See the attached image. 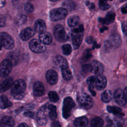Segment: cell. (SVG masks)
I'll return each instance as SVG.
<instances>
[{
    "mask_svg": "<svg viewBox=\"0 0 127 127\" xmlns=\"http://www.w3.org/2000/svg\"><path fill=\"white\" fill-rule=\"evenodd\" d=\"M17 127H28V126H27V124H26L25 123H21Z\"/></svg>",
    "mask_w": 127,
    "mask_h": 127,
    "instance_id": "bcb514c9",
    "label": "cell"
},
{
    "mask_svg": "<svg viewBox=\"0 0 127 127\" xmlns=\"http://www.w3.org/2000/svg\"><path fill=\"white\" fill-rule=\"evenodd\" d=\"M14 125V120L11 116L4 117L0 121V127H13Z\"/></svg>",
    "mask_w": 127,
    "mask_h": 127,
    "instance_id": "e0dca14e",
    "label": "cell"
},
{
    "mask_svg": "<svg viewBox=\"0 0 127 127\" xmlns=\"http://www.w3.org/2000/svg\"><path fill=\"white\" fill-rule=\"evenodd\" d=\"M103 125V120L99 117L93 118L90 123L91 127H102Z\"/></svg>",
    "mask_w": 127,
    "mask_h": 127,
    "instance_id": "f546056e",
    "label": "cell"
},
{
    "mask_svg": "<svg viewBox=\"0 0 127 127\" xmlns=\"http://www.w3.org/2000/svg\"><path fill=\"white\" fill-rule=\"evenodd\" d=\"M114 99L115 102L120 106H124L127 103V96L121 89H117L114 92Z\"/></svg>",
    "mask_w": 127,
    "mask_h": 127,
    "instance_id": "7c38bea8",
    "label": "cell"
},
{
    "mask_svg": "<svg viewBox=\"0 0 127 127\" xmlns=\"http://www.w3.org/2000/svg\"><path fill=\"white\" fill-rule=\"evenodd\" d=\"M46 78L47 82L51 85L56 84L58 80L57 73L54 70L52 69L47 71L46 74Z\"/></svg>",
    "mask_w": 127,
    "mask_h": 127,
    "instance_id": "5bb4252c",
    "label": "cell"
},
{
    "mask_svg": "<svg viewBox=\"0 0 127 127\" xmlns=\"http://www.w3.org/2000/svg\"><path fill=\"white\" fill-rule=\"evenodd\" d=\"M1 47H2V46H1V44H0V50L1 49Z\"/></svg>",
    "mask_w": 127,
    "mask_h": 127,
    "instance_id": "681fc988",
    "label": "cell"
},
{
    "mask_svg": "<svg viewBox=\"0 0 127 127\" xmlns=\"http://www.w3.org/2000/svg\"><path fill=\"white\" fill-rule=\"evenodd\" d=\"M27 17L24 14H18L15 18V23L18 25H21L24 24L27 21Z\"/></svg>",
    "mask_w": 127,
    "mask_h": 127,
    "instance_id": "1f68e13d",
    "label": "cell"
},
{
    "mask_svg": "<svg viewBox=\"0 0 127 127\" xmlns=\"http://www.w3.org/2000/svg\"><path fill=\"white\" fill-rule=\"evenodd\" d=\"M12 106V103L4 95H1L0 97V107L1 109H5Z\"/></svg>",
    "mask_w": 127,
    "mask_h": 127,
    "instance_id": "4316f807",
    "label": "cell"
},
{
    "mask_svg": "<svg viewBox=\"0 0 127 127\" xmlns=\"http://www.w3.org/2000/svg\"><path fill=\"white\" fill-rule=\"evenodd\" d=\"M67 13V10L63 7L57 8L50 11V17L52 21H58L65 18Z\"/></svg>",
    "mask_w": 127,
    "mask_h": 127,
    "instance_id": "ba28073f",
    "label": "cell"
},
{
    "mask_svg": "<svg viewBox=\"0 0 127 127\" xmlns=\"http://www.w3.org/2000/svg\"><path fill=\"white\" fill-rule=\"evenodd\" d=\"M54 62L57 66L61 68L68 65L66 59L61 56H56L54 59Z\"/></svg>",
    "mask_w": 127,
    "mask_h": 127,
    "instance_id": "d4e9b609",
    "label": "cell"
},
{
    "mask_svg": "<svg viewBox=\"0 0 127 127\" xmlns=\"http://www.w3.org/2000/svg\"><path fill=\"white\" fill-rule=\"evenodd\" d=\"M39 40L44 44L49 45L52 42V37L50 33L47 32H43L39 36Z\"/></svg>",
    "mask_w": 127,
    "mask_h": 127,
    "instance_id": "ac0fdd59",
    "label": "cell"
},
{
    "mask_svg": "<svg viewBox=\"0 0 127 127\" xmlns=\"http://www.w3.org/2000/svg\"><path fill=\"white\" fill-rule=\"evenodd\" d=\"M79 21V17L76 15H73L69 17L67 20V23L70 27L75 26Z\"/></svg>",
    "mask_w": 127,
    "mask_h": 127,
    "instance_id": "4dcf8cb0",
    "label": "cell"
},
{
    "mask_svg": "<svg viewBox=\"0 0 127 127\" xmlns=\"http://www.w3.org/2000/svg\"><path fill=\"white\" fill-rule=\"evenodd\" d=\"M12 83V79L11 77H8L4 80L0 84V93L4 92L7 90L10 87H11Z\"/></svg>",
    "mask_w": 127,
    "mask_h": 127,
    "instance_id": "ffe728a7",
    "label": "cell"
},
{
    "mask_svg": "<svg viewBox=\"0 0 127 127\" xmlns=\"http://www.w3.org/2000/svg\"><path fill=\"white\" fill-rule=\"evenodd\" d=\"M52 127H61V125L59 122L55 121L53 123V124L52 125Z\"/></svg>",
    "mask_w": 127,
    "mask_h": 127,
    "instance_id": "ee69618b",
    "label": "cell"
},
{
    "mask_svg": "<svg viewBox=\"0 0 127 127\" xmlns=\"http://www.w3.org/2000/svg\"><path fill=\"white\" fill-rule=\"evenodd\" d=\"M24 115L26 117H29V118H34V113L33 112H26L24 113Z\"/></svg>",
    "mask_w": 127,
    "mask_h": 127,
    "instance_id": "60d3db41",
    "label": "cell"
},
{
    "mask_svg": "<svg viewBox=\"0 0 127 127\" xmlns=\"http://www.w3.org/2000/svg\"><path fill=\"white\" fill-rule=\"evenodd\" d=\"M37 121L39 125H44L48 121L49 118V109L48 104L42 106L38 111L36 115Z\"/></svg>",
    "mask_w": 127,
    "mask_h": 127,
    "instance_id": "277c9868",
    "label": "cell"
},
{
    "mask_svg": "<svg viewBox=\"0 0 127 127\" xmlns=\"http://www.w3.org/2000/svg\"><path fill=\"white\" fill-rule=\"evenodd\" d=\"M107 109L109 112L116 115H120L122 112V110L121 108L116 106H108Z\"/></svg>",
    "mask_w": 127,
    "mask_h": 127,
    "instance_id": "836d02e7",
    "label": "cell"
},
{
    "mask_svg": "<svg viewBox=\"0 0 127 127\" xmlns=\"http://www.w3.org/2000/svg\"><path fill=\"white\" fill-rule=\"evenodd\" d=\"M13 64L8 59L4 60L0 64V76L5 77L9 75L12 68Z\"/></svg>",
    "mask_w": 127,
    "mask_h": 127,
    "instance_id": "30bf717a",
    "label": "cell"
},
{
    "mask_svg": "<svg viewBox=\"0 0 127 127\" xmlns=\"http://www.w3.org/2000/svg\"><path fill=\"white\" fill-rule=\"evenodd\" d=\"M96 77L94 76H91L87 78L86 82L89 87V90L93 96H95L96 92L94 90V86L95 85Z\"/></svg>",
    "mask_w": 127,
    "mask_h": 127,
    "instance_id": "484cf974",
    "label": "cell"
},
{
    "mask_svg": "<svg viewBox=\"0 0 127 127\" xmlns=\"http://www.w3.org/2000/svg\"><path fill=\"white\" fill-rule=\"evenodd\" d=\"M45 92V87L43 83L40 81L35 82L33 85V94L36 97L42 96Z\"/></svg>",
    "mask_w": 127,
    "mask_h": 127,
    "instance_id": "2e32d148",
    "label": "cell"
},
{
    "mask_svg": "<svg viewBox=\"0 0 127 127\" xmlns=\"http://www.w3.org/2000/svg\"><path fill=\"white\" fill-rule=\"evenodd\" d=\"M99 5L101 8L103 10H106L110 8V5L107 3V1H103L100 0L99 1Z\"/></svg>",
    "mask_w": 127,
    "mask_h": 127,
    "instance_id": "f35d334b",
    "label": "cell"
},
{
    "mask_svg": "<svg viewBox=\"0 0 127 127\" xmlns=\"http://www.w3.org/2000/svg\"><path fill=\"white\" fill-rule=\"evenodd\" d=\"M0 43L2 46L7 50H11L14 47L13 39L6 32L0 33Z\"/></svg>",
    "mask_w": 127,
    "mask_h": 127,
    "instance_id": "5b68a950",
    "label": "cell"
},
{
    "mask_svg": "<svg viewBox=\"0 0 127 127\" xmlns=\"http://www.w3.org/2000/svg\"><path fill=\"white\" fill-rule=\"evenodd\" d=\"M77 100L80 106L86 109L91 108L93 104L92 98L89 95L85 93L79 94L77 96Z\"/></svg>",
    "mask_w": 127,
    "mask_h": 127,
    "instance_id": "3957f363",
    "label": "cell"
},
{
    "mask_svg": "<svg viewBox=\"0 0 127 127\" xmlns=\"http://www.w3.org/2000/svg\"><path fill=\"white\" fill-rule=\"evenodd\" d=\"M122 30L125 35H127V23L126 22H124L122 25Z\"/></svg>",
    "mask_w": 127,
    "mask_h": 127,
    "instance_id": "7bdbcfd3",
    "label": "cell"
},
{
    "mask_svg": "<svg viewBox=\"0 0 127 127\" xmlns=\"http://www.w3.org/2000/svg\"><path fill=\"white\" fill-rule=\"evenodd\" d=\"M122 11L123 13H127V9H126V7H123L122 8Z\"/></svg>",
    "mask_w": 127,
    "mask_h": 127,
    "instance_id": "7dc6e473",
    "label": "cell"
},
{
    "mask_svg": "<svg viewBox=\"0 0 127 127\" xmlns=\"http://www.w3.org/2000/svg\"><path fill=\"white\" fill-rule=\"evenodd\" d=\"M63 53L65 55H69L71 53V47L69 44H64L62 46Z\"/></svg>",
    "mask_w": 127,
    "mask_h": 127,
    "instance_id": "8d00e7d4",
    "label": "cell"
},
{
    "mask_svg": "<svg viewBox=\"0 0 127 127\" xmlns=\"http://www.w3.org/2000/svg\"><path fill=\"white\" fill-rule=\"evenodd\" d=\"M63 8L70 11L73 10L75 7V3L71 0H65L63 2L62 4Z\"/></svg>",
    "mask_w": 127,
    "mask_h": 127,
    "instance_id": "d6a6232c",
    "label": "cell"
},
{
    "mask_svg": "<svg viewBox=\"0 0 127 127\" xmlns=\"http://www.w3.org/2000/svg\"><path fill=\"white\" fill-rule=\"evenodd\" d=\"M88 124V119L85 117H81L75 119L74 125L76 127H85Z\"/></svg>",
    "mask_w": 127,
    "mask_h": 127,
    "instance_id": "cb8c5ba5",
    "label": "cell"
},
{
    "mask_svg": "<svg viewBox=\"0 0 127 127\" xmlns=\"http://www.w3.org/2000/svg\"><path fill=\"white\" fill-rule=\"evenodd\" d=\"M35 31L31 27H27L23 29L19 34V37L22 41H27L32 37L35 34Z\"/></svg>",
    "mask_w": 127,
    "mask_h": 127,
    "instance_id": "4fadbf2b",
    "label": "cell"
},
{
    "mask_svg": "<svg viewBox=\"0 0 127 127\" xmlns=\"http://www.w3.org/2000/svg\"><path fill=\"white\" fill-rule=\"evenodd\" d=\"M54 34L56 39L61 42H64L68 38L64 27L61 24H58L55 27Z\"/></svg>",
    "mask_w": 127,
    "mask_h": 127,
    "instance_id": "52a82bcc",
    "label": "cell"
},
{
    "mask_svg": "<svg viewBox=\"0 0 127 127\" xmlns=\"http://www.w3.org/2000/svg\"><path fill=\"white\" fill-rule=\"evenodd\" d=\"M74 106V101L71 97H66L64 99L63 107V116L64 118L67 119L70 116L71 110Z\"/></svg>",
    "mask_w": 127,
    "mask_h": 127,
    "instance_id": "8992f818",
    "label": "cell"
},
{
    "mask_svg": "<svg viewBox=\"0 0 127 127\" xmlns=\"http://www.w3.org/2000/svg\"><path fill=\"white\" fill-rule=\"evenodd\" d=\"M82 69L85 73H88L93 70V67L90 64H85L82 66Z\"/></svg>",
    "mask_w": 127,
    "mask_h": 127,
    "instance_id": "74e56055",
    "label": "cell"
},
{
    "mask_svg": "<svg viewBox=\"0 0 127 127\" xmlns=\"http://www.w3.org/2000/svg\"><path fill=\"white\" fill-rule=\"evenodd\" d=\"M112 99V94L110 90H106L104 91L101 95L102 101L104 103L109 102Z\"/></svg>",
    "mask_w": 127,
    "mask_h": 127,
    "instance_id": "f1b7e54d",
    "label": "cell"
},
{
    "mask_svg": "<svg viewBox=\"0 0 127 127\" xmlns=\"http://www.w3.org/2000/svg\"><path fill=\"white\" fill-rule=\"evenodd\" d=\"M121 43L120 36L117 34H112L108 40L105 42V46L107 49L117 48Z\"/></svg>",
    "mask_w": 127,
    "mask_h": 127,
    "instance_id": "9c48e42d",
    "label": "cell"
},
{
    "mask_svg": "<svg viewBox=\"0 0 127 127\" xmlns=\"http://www.w3.org/2000/svg\"><path fill=\"white\" fill-rule=\"evenodd\" d=\"M35 29L38 32H43L46 29V25L42 19H38L35 22Z\"/></svg>",
    "mask_w": 127,
    "mask_h": 127,
    "instance_id": "7402d4cb",
    "label": "cell"
},
{
    "mask_svg": "<svg viewBox=\"0 0 127 127\" xmlns=\"http://www.w3.org/2000/svg\"><path fill=\"white\" fill-rule=\"evenodd\" d=\"M30 49L35 53H42L46 50V47L39 40L34 39L29 44Z\"/></svg>",
    "mask_w": 127,
    "mask_h": 127,
    "instance_id": "8fae6325",
    "label": "cell"
},
{
    "mask_svg": "<svg viewBox=\"0 0 127 127\" xmlns=\"http://www.w3.org/2000/svg\"><path fill=\"white\" fill-rule=\"evenodd\" d=\"M63 78L66 80H69L72 77V72L68 65L61 68Z\"/></svg>",
    "mask_w": 127,
    "mask_h": 127,
    "instance_id": "603a6c76",
    "label": "cell"
},
{
    "mask_svg": "<svg viewBox=\"0 0 127 127\" xmlns=\"http://www.w3.org/2000/svg\"><path fill=\"white\" fill-rule=\"evenodd\" d=\"M5 4V1L4 0H0V8L2 7Z\"/></svg>",
    "mask_w": 127,
    "mask_h": 127,
    "instance_id": "f6af8a7d",
    "label": "cell"
},
{
    "mask_svg": "<svg viewBox=\"0 0 127 127\" xmlns=\"http://www.w3.org/2000/svg\"><path fill=\"white\" fill-rule=\"evenodd\" d=\"M92 66L94 73L98 75H101L104 71V66L99 62L97 61H93L92 62Z\"/></svg>",
    "mask_w": 127,
    "mask_h": 127,
    "instance_id": "d6986e66",
    "label": "cell"
},
{
    "mask_svg": "<svg viewBox=\"0 0 127 127\" xmlns=\"http://www.w3.org/2000/svg\"><path fill=\"white\" fill-rule=\"evenodd\" d=\"M26 85L22 79H18L15 81L11 86V95L16 99H21L24 96V91Z\"/></svg>",
    "mask_w": 127,
    "mask_h": 127,
    "instance_id": "6da1fadb",
    "label": "cell"
},
{
    "mask_svg": "<svg viewBox=\"0 0 127 127\" xmlns=\"http://www.w3.org/2000/svg\"><path fill=\"white\" fill-rule=\"evenodd\" d=\"M115 19V14L114 12H110L106 15V16L104 18H100L99 19V21L103 24H109L110 23H113Z\"/></svg>",
    "mask_w": 127,
    "mask_h": 127,
    "instance_id": "44dd1931",
    "label": "cell"
},
{
    "mask_svg": "<svg viewBox=\"0 0 127 127\" xmlns=\"http://www.w3.org/2000/svg\"><path fill=\"white\" fill-rule=\"evenodd\" d=\"M24 9L26 11L28 12H31L34 11V6L31 3L28 2L25 4Z\"/></svg>",
    "mask_w": 127,
    "mask_h": 127,
    "instance_id": "ab89813d",
    "label": "cell"
},
{
    "mask_svg": "<svg viewBox=\"0 0 127 127\" xmlns=\"http://www.w3.org/2000/svg\"><path fill=\"white\" fill-rule=\"evenodd\" d=\"M107 82V79L104 75H99L96 77L95 86L98 90H102L106 87Z\"/></svg>",
    "mask_w": 127,
    "mask_h": 127,
    "instance_id": "9a60e30c",
    "label": "cell"
},
{
    "mask_svg": "<svg viewBox=\"0 0 127 127\" xmlns=\"http://www.w3.org/2000/svg\"><path fill=\"white\" fill-rule=\"evenodd\" d=\"M48 97L51 101L57 102L59 100V96L56 91H50L48 93Z\"/></svg>",
    "mask_w": 127,
    "mask_h": 127,
    "instance_id": "e575fe53",
    "label": "cell"
},
{
    "mask_svg": "<svg viewBox=\"0 0 127 127\" xmlns=\"http://www.w3.org/2000/svg\"><path fill=\"white\" fill-rule=\"evenodd\" d=\"M106 29H107V28L106 27H103V28H102L100 30V31H101V32H102L103 31H104L105 30H106Z\"/></svg>",
    "mask_w": 127,
    "mask_h": 127,
    "instance_id": "c3c4849f",
    "label": "cell"
},
{
    "mask_svg": "<svg viewBox=\"0 0 127 127\" xmlns=\"http://www.w3.org/2000/svg\"><path fill=\"white\" fill-rule=\"evenodd\" d=\"M5 25V20L3 17L0 16V27H3Z\"/></svg>",
    "mask_w": 127,
    "mask_h": 127,
    "instance_id": "b9f144b4",
    "label": "cell"
},
{
    "mask_svg": "<svg viewBox=\"0 0 127 127\" xmlns=\"http://www.w3.org/2000/svg\"><path fill=\"white\" fill-rule=\"evenodd\" d=\"M49 109V119L51 120H55L57 117V109L56 106L52 104H48Z\"/></svg>",
    "mask_w": 127,
    "mask_h": 127,
    "instance_id": "83f0119b",
    "label": "cell"
},
{
    "mask_svg": "<svg viewBox=\"0 0 127 127\" xmlns=\"http://www.w3.org/2000/svg\"><path fill=\"white\" fill-rule=\"evenodd\" d=\"M84 27L82 25H80L77 28L71 30L72 42L73 47L75 49H77L80 45L83 36Z\"/></svg>",
    "mask_w": 127,
    "mask_h": 127,
    "instance_id": "7a4b0ae2",
    "label": "cell"
},
{
    "mask_svg": "<svg viewBox=\"0 0 127 127\" xmlns=\"http://www.w3.org/2000/svg\"><path fill=\"white\" fill-rule=\"evenodd\" d=\"M124 123V119L120 116L116 117L113 121V124L115 127H121Z\"/></svg>",
    "mask_w": 127,
    "mask_h": 127,
    "instance_id": "d590c367",
    "label": "cell"
}]
</instances>
